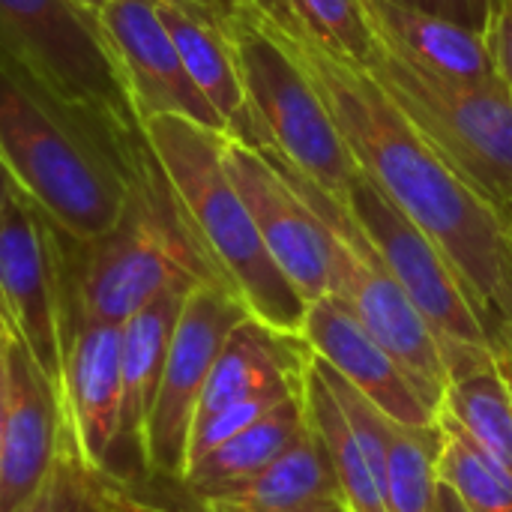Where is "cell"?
I'll use <instances>...</instances> for the list:
<instances>
[{
    "label": "cell",
    "instance_id": "obj_18",
    "mask_svg": "<svg viewBox=\"0 0 512 512\" xmlns=\"http://www.w3.org/2000/svg\"><path fill=\"white\" fill-rule=\"evenodd\" d=\"M201 501L210 512H309L345 504L333 459L312 423L264 471L237 486L201 495Z\"/></svg>",
    "mask_w": 512,
    "mask_h": 512
},
{
    "label": "cell",
    "instance_id": "obj_8",
    "mask_svg": "<svg viewBox=\"0 0 512 512\" xmlns=\"http://www.w3.org/2000/svg\"><path fill=\"white\" fill-rule=\"evenodd\" d=\"M264 153L300 192V198L309 204V210L327 231L330 294H336L366 324V330L402 363V369L420 390L423 402L438 414L447 390V366L432 327L411 303V297L402 291V285L396 282V276L390 273V267L384 264L360 222L354 219L345 198L309 180L276 153Z\"/></svg>",
    "mask_w": 512,
    "mask_h": 512
},
{
    "label": "cell",
    "instance_id": "obj_38",
    "mask_svg": "<svg viewBox=\"0 0 512 512\" xmlns=\"http://www.w3.org/2000/svg\"><path fill=\"white\" fill-rule=\"evenodd\" d=\"M3 336H12V333H9V324H6V318H3V312H0V339H3Z\"/></svg>",
    "mask_w": 512,
    "mask_h": 512
},
{
    "label": "cell",
    "instance_id": "obj_16",
    "mask_svg": "<svg viewBox=\"0 0 512 512\" xmlns=\"http://www.w3.org/2000/svg\"><path fill=\"white\" fill-rule=\"evenodd\" d=\"M303 342L336 369L351 387L405 426H435L438 414L423 402L402 363L366 330V324L336 297L324 294L306 306Z\"/></svg>",
    "mask_w": 512,
    "mask_h": 512
},
{
    "label": "cell",
    "instance_id": "obj_32",
    "mask_svg": "<svg viewBox=\"0 0 512 512\" xmlns=\"http://www.w3.org/2000/svg\"><path fill=\"white\" fill-rule=\"evenodd\" d=\"M489 3L492 0H468V15H471V27L483 30L486 18H489Z\"/></svg>",
    "mask_w": 512,
    "mask_h": 512
},
{
    "label": "cell",
    "instance_id": "obj_23",
    "mask_svg": "<svg viewBox=\"0 0 512 512\" xmlns=\"http://www.w3.org/2000/svg\"><path fill=\"white\" fill-rule=\"evenodd\" d=\"M303 405H306V417H309L312 429L318 432V438L324 441V447L333 459V471H336V480H339L348 510L387 512L381 480H378L366 450L360 447L342 405L336 402L327 378L321 375L315 354L309 357L306 372H303Z\"/></svg>",
    "mask_w": 512,
    "mask_h": 512
},
{
    "label": "cell",
    "instance_id": "obj_22",
    "mask_svg": "<svg viewBox=\"0 0 512 512\" xmlns=\"http://www.w3.org/2000/svg\"><path fill=\"white\" fill-rule=\"evenodd\" d=\"M512 477V387L495 354L447 369L441 408Z\"/></svg>",
    "mask_w": 512,
    "mask_h": 512
},
{
    "label": "cell",
    "instance_id": "obj_2",
    "mask_svg": "<svg viewBox=\"0 0 512 512\" xmlns=\"http://www.w3.org/2000/svg\"><path fill=\"white\" fill-rule=\"evenodd\" d=\"M0 63L126 177L153 156L99 15L78 0H0Z\"/></svg>",
    "mask_w": 512,
    "mask_h": 512
},
{
    "label": "cell",
    "instance_id": "obj_36",
    "mask_svg": "<svg viewBox=\"0 0 512 512\" xmlns=\"http://www.w3.org/2000/svg\"><path fill=\"white\" fill-rule=\"evenodd\" d=\"M78 3H84L87 9H93V12L99 15V12H102V6H105L108 0H78Z\"/></svg>",
    "mask_w": 512,
    "mask_h": 512
},
{
    "label": "cell",
    "instance_id": "obj_31",
    "mask_svg": "<svg viewBox=\"0 0 512 512\" xmlns=\"http://www.w3.org/2000/svg\"><path fill=\"white\" fill-rule=\"evenodd\" d=\"M435 512H468L465 510V504L456 498V492L450 489V486H444L441 480H438V498H435Z\"/></svg>",
    "mask_w": 512,
    "mask_h": 512
},
{
    "label": "cell",
    "instance_id": "obj_29",
    "mask_svg": "<svg viewBox=\"0 0 512 512\" xmlns=\"http://www.w3.org/2000/svg\"><path fill=\"white\" fill-rule=\"evenodd\" d=\"M492 63L498 78L507 84V90L512 93V0H498L489 6V18L483 27Z\"/></svg>",
    "mask_w": 512,
    "mask_h": 512
},
{
    "label": "cell",
    "instance_id": "obj_13",
    "mask_svg": "<svg viewBox=\"0 0 512 512\" xmlns=\"http://www.w3.org/2000/svg\"><path fill=\"white\" fill-rule=\"evenodd\" d=\"M99 24L141 123L153 117H186L225 132L222 117L186 72L156 12V0H108L99 12Z\"/></svg>",
    "mask_w": 512,
    "mask_h": 512
},
{
    "label": "cell",
    "instance_id": "obj_24",
    "mask_svg": "<svg viewBox=\"0 0 512 512\" xmlns=\"http://www.w3.org/2000/svg\"><path fill=\"white\" fill-rule=\"evenodd\" d=\"M441 432L435 426H405L387 420L384 507L387 512H435Z\"/></svg>",
    "mask_w": 512,
    "mask_h": 512
},
{
    "label": "cell",
    "instance_id": "obj_25",
    "mask_svg": "<svg viewBox=\"0 0 512 512\" xmlns=\"http://www.w3.org/2000/svg\"><path fill=\"white\" fill-rule=\"evenodd\" d=\"M438 480L468 512H512V477L444 411H438Z\"/></svg>",
    "mask_w": 512,
    "mask_h": 512
},
{
    "label": "cell",
    "instance_id": "obj_7",
    "mask_svg": "<svg viewBox=\"0 0 512 512\" xmlns=\"http://www.w3.org/2000/svg\"><path fill=\"white\" fill-rule=\"evenodd\" d=\"M228 39L255 147L276 153L309 180L345 195L357 162L297 60L264 27L252 0H222Z\"/></svg>",
    "mask_w": 512,
    "mask_h": 512
},
{
    "label": "cell",
    "instance_id": "obj_27",
    "mask_svg": "<svg viewBox=\"0 0 512 512\" xmlns=\"http://www.w3.org/2000/svg\"><path fill=\"white\" fill-rule=\"evenodd\" d=\"M15 512H99L93 501V474L81 465L66 426L51 474L39 492Z\"/></svg>",
    "mask_w": 512,
    "mask_h": 512
},
{
    "label": "cell",
    "instance_id": "obj_26",
    "mask_svg": "<svg viewBox=\"0 0 512 512\" xmlns=\"http://www.w3.org/2000/svg\"><path fill=\"white\" fill-rule=\"evenodd\" d=\"M300 30L318 39L342 60L363 63L375 48V30L369 24L363 0H270Z\"/></svg>",
    "mask_w": 512,
    "mask_h": 512
},
{
    "label": "cell",
    "instance_id": "obj_1",
    "mask_svg": "<svg viewBox=\"0 0 512 512\" xmlns=\"http://www.w3.org/2000/svg\"><path fill=\"white\" fill-rule=\"evenodd\" d=\"M315 87L357 168L411 216L456 270L492 354L512 342V234L507 219L408 123L363 66L336 57L270 0H252Z\"/></svg>",
    "mask_w": 512,
    "mask_h": 512
},
{
    "label": "cell",
    "instance_id": "obj_19",
    "mask_svg": "<svg viewBox=\"0 0 512 512\" xmlns=\"http://www.w3.org/2000/svg\"><path fill=\"white\" fill-rule=\"evenodd\" d=\"M375 36L405 60L450 78H498L483 30L396 0H363Z\"/></svg>",
    "mask_w": 512,
    "mask_h": 512
},
{
    "label": "cell",
    "instance_id": "obj_15",
    "mask_svg": "<svg viewBox=\"0 0 512 512\" xmlns=\"http://www.w3.org/2000/svg\"><path fill=\"white\" fill-rule=\"evenodd\" d=\"M123 408V324L75 321L66 360L60 414L81 465L96 474L120 441Z\"/></svg>",
    "mask_w": 512,
    "mask_h": 512
},
{
    "label": "cell",
    "instance_id": "obj_17",
    "mask_svg": "<svg viewBox=\"0 0 512 512\" xmlns=\"http://www.w3.org/2000/svg\"><path fill=\"white\" fill-rule=\"evenodd\" d=\"M156 12L195 87L222 117L225 135L255 147V126L237 78L222 0H156Z\"/></svg>",
    "mask_w": 512,
    "mask_h": 512
},
{
    "label": "cell",
    "instance_id": "obj_20",
    "mask_svg": "<svg viewBox=\"0 0 512 512\" xmlns=\"http://www.w3.org/2000/svg\"><path fill=\"white\" fill-rule=\"evenodd\" d=\"M195 288V285H192ZM192 288H171L123 321V408H120V441H132L141 453L144 426L156 402L168 348L186 294Z\"/></svg>",
    "mask_w": 512,
    "mask_h": 512
},
{
    "label": "cell",
    "instance_id": "obj_10",
    "mask_svg": "<svg viewBox=\"0 0 512 512\" xmlns=\"http://www.w3.org/2000/svg\"><path fill=\"white\" fill-rule=\"evenodd\" d=\"M342 198L402 291L432 327L444 366L450 369L462 360L492 354L483 321L477 318L456 270L432 243V237L411 216H405L363 171H357Z\"/></svg>",
    "mask_w": 512,
    "mask_h": 512
},
{
    "label": "cell",
    "instance_id": "obj_11",
    "mask_svg": "<svg viewBox=\"0 0 512 512\" xmlns=\"http://www.w3.org/2000/svg\"><path fill=\"white\" fill-rule=\"evenodd\" d=\"M246 318H252L249 309L222 282H198L186 294L168 348L162 384L141 438V459L150 471L183 483L189 435L204 384L222 345Z\"/></svg>",
    "mask_w": 512,
    "mask_h": 512
},
{
    "label": "cell",
    "instance_id": "obj_3",
    "mask_svg": "<svg viewBox=\"0 0 512 512\" xmlns=\"http://www.w3.org/2000/svg\"><path fill=\"white\" fill-rule=\"evenodd\" d=\"M144 132L180 216L216 279L243 300L255 321L300 336L306 300L276 267L246 201L225 171V132L186 117H153L144 123Z\"/></svg>",
    "mask_w": 512,
    "mask_h": 512
},
{
    "label": "cell",
    "instance_id": "obj_12",
    "mask_svg": "<svg viewBox=\"0 0 512 512\" xmlns=\"http://www.w3.org/2000/svg\"><path fill=\"white\" fill-rule=\"evenodd\" d=\"M222 162L246 201L255 228L276 267L306 300V306L330 294V243L327 231L300 192L270 162L261 147L222 138Z\"/></svg>",
    "mask_w": 512,
    "mask_h": 512
},
{
    "label": "cell",
    "instance_id": "obj_37",
    "mask_svg": "<svg viewBox=\"0 0 512 512\" xmlns=\"http://www.w3.org/2000/svg\"><path fill=\"white\" fill-rule=\"evenodd\" d=\"M309 512H351L345 504H336V507H318V510H309Z\"/></svg>",
    "mask_w": 512,
    "mask_h": 512
},
{
    "label": "cell",
    "instance_id": "obj_34",
    "mask_svg": "<svg viewBox=\"0 0 512 512\" xmlns=\"http://www.w3.org/2000/svg\"><path fill=\"white\" fill-rule=\"evenodd\" d=\"M495 360H498V366L504 369V375H507V381H510V387H512V342L504 348V351H498V354H495Z\"/></svg>",
    "mask_w": 512,
    "mask_h": 512
},
{
    "label": "cell",
    "instance_id": "obj_28",
    "mask_svg": "<svg viewBox=\"0 0 512 512\" xmlns=\"http://www.w3.org/2000/svg\"><path fill=\"white\" fill-rule=\"evenodd\" d=\"M297 393V390H291ZM291 393H264V396H252V399H243V402H234L222 411H216L213 417L201 420L192 426V435H189V459H186V471L189 465H195L201 456H207L210 450H216L219 444L237 438L240 432H246L252 423H258L270 408H276L285 396Z\"/></svg>",
    "mask_w": 512,
    "mask_h": 512
},
{
    "label": "cell",
    "instance_id": "obj_4",
    "mask_svg": "<svg viewBox=\"0 0 512 512\" xmlns=\"http://www.w3.org/2000/svg\"><path fill=\"white\" fill-rule=\"evenodd\" d=\"M81 249L72 282L78 321L123 324L171 288L219 282L192 240L174 192L150 156L126 186L117 222Z\"/></svg>",
    "mask_w": 512,
    "mask_h": 512
},
{
    "label": "cell",
    "instance_id": "obj_40",
    "mask_svg": "<svg viewBox=\"0 0 512 512\" xmlns=\"http://www.w3.org/2000/svg\"><path fill=\"white\" fill-rule=\"evenodd\" d=\"M492 3H498V0H492ZM492 3H489V6H492Z\"/></svg>",
    "mask_w": 512,
    "mask_h": 512
},
{
    "label": "cell",
    "instance_id": "obj_21",
    "mask_svg": "<svg viewBox=\"0 0 512 512\" xmlns=\"http://www.w3.org/2000/svg\"><path fill=\"white\" fill-rule=\"evenodd\" d=\"M306 405H303V384L297 393L285 396L276 408H270L258 423H252L237 438L219 444L195 465H189L183 483L201 498L228 486H237L270 462H276L306 429Z\"/></svg>",
    "mask_w": 512,
    "mask_h": 512
},
{
    "label": "cell",
    "instance_id": "obj_33",
    "mask_svg": "<svg viewBox=\"0 0 512 512\" xmlns=\"http://www.w3.org/2000/svg\"><path fill=\"white\" fill-rule=\"evenodd\" d=\"M12 189H15V180H12V174L6 171V165L0 162V213H3V207H6Z\"/></svg>",
    "mask_w": 512,
    "mask_h": 512
},
{
    "label": "cell",
    "instance_id": "obj_30",
    "mask_svg": "<svg viewBox=\"0 0 512 512\" xmlns=\"http://www.w3.org/2000/svg\"><path fill=\"white\" fill-rule=\"evenodd\" d=\"M396 3L417 6V9H426V12H435V15L453 18V21H462V24H471L468 0H396Z\"/></svg>",
    "mask_w": 512,
    "mask_h": 512
},
{
    "label": "cell",
    "instance_id": "obj_14",
    "mask_svg": "<svg viewBox=\"0 0 512 512\" xmlns=\"http://www.w3.org/2000/svg\"><path fill=\"white\" fill-rule=\"evenodd\" d=\"M3 357V453L0 512L24 507L54 468L63 441L60 399L15 336L0 339Z\"/></svg>",
    "mask_w": 512,
    "mask_h": 512
},
{
    "label": "cell",
    "instance_id": "obj_9",
    "mask_svg": "<svg viewBox=\"0 0 512 512\" xmlns=\"http://www.w3.org/2000/svg\"><path fill=\"white\" fill-rule=\"evenodd\" d=\"M69 240L15 183L0 213V312L57 399L63 390L66 345L78 321L69 312L66 288Z\"/></svg>",
    "mask_w": 512,
    "mask_h": 512
},
{
    "label": "cell",
    "instance_id": "obj_39",
    "mask_svg": "<svg viewBox=\"0 0 512 512\" xmlns=\"http://www.w3.org/2000/svg\"><path fill=\"white\" fill-rule=\"evenodd\" d=\"M507 225H510V234H512V210H510V216H507Z\"/></svg>",
    "mask_w": 512,
    "mask_h": 512
},
{
    "label": "cell",
    "instance_id": "obj_5",
    "mask_svg": "<svg viewBox=\"0 0 512 512\" xmlns=\"http://www.w3.org/2000/svg\"><path fill=\"white\" fill-rule=\"evenodd\" d=\"M0 162L75 243L102 237L120 216L126 177L69 117L0 63Z\"/></svg>",
    "mask_w": 512,
    "mask_h": 512
},
{
    "label": "cell",
    "instance_id": "obj_6",
    "mask_svg": "<svg viewBox=\"0 0 512 512\" xmlns=\"http://www.w3.org/2000/svg\"><path fill=\"white\" fill-rule=\"evenodd\" d=\"M360 66L444 162L507 219L512 210V93L507 84L501 78L438 75L405 60L381 39Z\"/></svg>",
    "mask_w": 512,
    "mask_h": 512
},
{
    "label": "cell",
    "instance_id": "obj_35",
    "mask_svg": "<svg viewBox=\"0 0 512 512\" xmlns=\"http://www.w3.org/2000/svg\"><path fill=\"white\" fill-rule=\"evenodd\" d=\"M3 390H6V378H3V357H0V453H3Z\"/></svg>",
    "mask_w": 512,
    "mask_h": 512
}]
</instances>
